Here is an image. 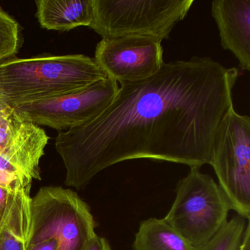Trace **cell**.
Returning <instances> with one entry per match:
<instances>
[{
  "label": "cell",
  "instance_id": "obj_7",
  "mask_svg": "<svg viewBox=\"0 0 250 250\" xmlns=\"http://www.w3.org/2000/svg\"><path fill=\"white\" fill-rule=\"evenodd\" d=\"M118 89V83L107 77L74 93L13 108L36 125L68 130L97 118L111 104Z\"/></svg>",
  "mask_w": 250,
  "mask_h": 250
},
{
  "label": "cell",
  "instance_id": "obj_12",
  "mask_svg": "<svg viewBox=\"0 0 250 250\" xmlns=\"http://www.w3.org/2000/svg\"><path fill=\"white\" fill-rule=\"evenodd\" d=\"M36 5L38 21L46 30L69 31L93 22V0H39Z\"/></svg>",
  "mask_w": 250,
  "mask_h": 250
},
{
  "label": "cell",
  "instance_id": "obj_23",
  "mask_svg": "<svg viewBox=\"0 0 250 250\" xmlns=\"http://www.w3.org/2000/svg\"><path fill=\"white\" fill-rule=\"evenodd\" d=\"M5 107H6V106H5ZM3 108H5V107H0V109H3Z\"/></svg>",
  "mask_w": 250,
  "mask_h": 250
},
{
  "label": "cell",
  "instance_id": "obj_20",
  "mask_svg": "<svg viewBox=\"0 0 250 250\" xmlns=\"http://www.w3.org/2000/svg\"><path fill=\"white\" fill-rule=\"evenodd\" d=\"M9 191L0 187V212H2L6 206Z\"/></svg>",
  "mask_w": 250,
  "mask_h": 250
},
{
  "label": "cell",
  "instance_id": "obj_8",
  "mask_svg": "<svg viewBox=\"0 0 250 250\" xmlns=\"http://www.w3.org/2000/svg\"><path fill=\"white\" fill-rule=\"evenodd\" d=\"M94 59L107 77L120 83L146 80L165 63L162 42L146 38L102 39Z\"/></svg>",
  "mask_w": 250,
  "mask_h": 250
},
{
  "label": "cell",
  "instance_id": "obj_4",
  "mask_svg": "<svg viewBox=\"0 0 250 250\" xmlns=\"http://www.w3.org/2000/svg\"><path fill=\"white\" fill-rule=\"evenodd\" d=\"M29 247L55 240L57 250H86L96 233L88 205L71 189L42 187L31 200Z\"/></svg>",
  "mask_w": 250,
  "mask_h": 250
},
{
  "label": "cell",
  "instance_id": "obj_24",
  "mask_svg": "<svg viewBox=\"0 0 250 250\" xmlns=\"http://www.w3.org/2000/svg\"><path fill=\"white\" fill-rule=\"evenodd\" d=\"M0 213H1V212H0Z\"/></svg>",
  "mask_w": 250,
  "mask_h": 250
},
{
  "label": "cell",
  "instance_id": "obj_14",
  "mask_svg": "<svg viewBox=\"0 0 250 250\" xmlns=\"http://www.w3.org/2000/svg\"><path fill=\"white\" fill-rule=\"evenodd\" d=\"M250 220L236 214L208 241L193 250H240Z\"/></svg>",
  "mask_w": 250,
  "mask_h": 250
},
{
  "label": "cell",
  "instance_id": "obj_1",
  "mask_svg": "<svg viewBox=\"0 0 250 250\" xmlns=\"http://www.w3.org/2000/svg\"><path fill=\"white\" fill-rule=\"evenodd\" d=\"M238 76V68L193 57L165 62L146 80L121 83L97 118L58 134L65 185L82 189L104 169L132 159L209 165Z\"/></svg>",
  "mask_w": 250,
  "mask_h": 250
},
{
  "label": "cell",
  "instance_id": "obj_9",
  "mask_svg": "<svg viewBox=\"0 0 250 250\" xmlns=\"http://www.w3.org/2000/svg\"><path fill=\"white\" fill-rule=\"evenodd\" d=\"M49 140L44 130L12 107L9 132L0 155L26 179L31 182L34 179L40 181L41 159Z\"/></svg>",
  "mask_w": 250,
  "mask_h": 250
},
{
  "label": "cell",
  "instance_id": "obj_11",
  "mask_svg": "<svg viewBox=\"0 0 250 250\" xmlns=\"http://www.w3.org/2000/svg\"><path fill=\"white\" fill-rule=\"evenodd\" d=\"M32 183L20 179L8 193L0 213V250H29L31 229Z\"/></svg>",
  "mask_w": 250,
  "mask_h": 250
},
{
  "label": "cell",
  "instance_id": "obj_18",
  "mask_svg": "<svg viewBox=\"0 0 250 250\" xmlns=\"http://www.w3.org/2000/svg\"><path fill=\"white\" fill-rule=\"evenodd\" d=\"M0 170L3 171V172H7V173L12 174V175H17V176L21 177V178H24L21 173L19 172L18 169L13 166L8 161H7L3 156L0 155ZM27 180V179H26ZM28 181V180H27ZM31 182V181H30Z\"/></svg>",
  "mask_w": 250,
  "mask_h": 250
},
{
  "label": "cell",
  "instance_id": "obj_10",
  "mask_svg": "<svg viewBox=\"0 0 250 250\" xmlns=\"http://www.w3.org/2000/svg\"><path fill=\"white\" fill-rule=\"evenodd\" d=\"M211 14L222 48L235 55L243 71H250V0H213Z\"/></svg>",
  "mask_w": 250,
  "mask_h": 250
},
{
  "label": "cell",
  "instance_id": "obj_19",
  "mask_svg": "<svg viewBox=\"0 0 250 250\" xmlns=\"http://www.w3.org/2000/svg\"><path fill=\"white\" fill-rule=\"evenodd\" d=\"M29 250H57V243L55 240H48L29 247Z\"/></svg>",
  "mask_w": 250,
  "mask_h": 250
},
{
  "label": "cell",
  "instance_id": "obj_21",
  "mask_svg": "<svg viewBox=\"0 0 250 250\" xmlns=\"http://www.w3.org/2000/svg\"><path fill=\"white\" fill-rule=\"evenodd\" d=\"M240 250H250V227L249 226L246 230L244 241Z\"/></svg>",
  "mask_w": 250,
  "mask_h": 250
},
{
  "label": "cell",
  "instance_id": "obj_2",
  "mask_svg": "<svg viewBox=\"0 0 250 250\" xmlns=\"http://www.w3.org/2000/svg\"><path fill=\"white\" fill-rule=\"evenodd\" d=\"M106 78L94 58L83 55L12 58L0 62V87L11 107L74 93Z\"/></svg>",
  "mask_w": 250,
  "mask_h": 250
},
{
  "label": "cell",
  "instance_id": "obj_22",
  "mask_svg": "<svg viewBox=\"0 0 250 250\" xmlns=\"http://www.w3.org/2000/svg\"><path fill=\"white\" fill-rule=\"evenodd\" d=\"M8 106L5 102V96H4L3 93H2V88L0 87V107H5Z\"/></svg>",
  "mask_w": 250,
  "mask_h": 250
},
{
  "label": "cell",
  "instance_id": "obj_3",
  "mask_svg": "<svg viewBox=\"0 0 250 250\" xmlns=\"http://www.w3.org/2000/svg\"><path fill=\"white\" fill-rule=\"evenodd\" d=\"M194 0H93L90 28L102 39H167Z\"/></svg>",
  "mask_w": 250,
  "mask_h": 250
},
{
  "label": "cell",
  "instance_id": "obj_16",
  "mask_svg": "<svg viewBox=\"0 0 250 250\" xmlns=\"http://www.w3.org/2000/svg\"><path fill=\"white\" fill-rule=\"evenodd\" d=\"M20 179L26 180L21 177L17 176V175L7 173V172L0 170V187H2V188L8 191H11L14 188L17 181Z\"/></svg>",
  "mask_w": 250,
  "mask_h": 250
},
{
  "label": "cell",
  "instance_id": "obj_13",
  "mask_svg": "<svg viewBox=\"0 0 250 250\" xmlns=\"http://www.w3.org/2000/svg\"><path fill=\"white\" fill-rule=\"evenodd\" d=\"M179 232L164 219L151 217L140 222L132 250H193Z\"/></svg>",
  "mask_w": 250,
  "mask_h": 250
},
{
  "label": "cell",
  "instance_id": "obj_17",
  "mask_svg": "<svg viewBox=\"0 0 250 250\" xmlns=\"http://www.w3.org/2000/svg\"><path fill=\"white\" fill-rule=\"evenodd\" d=\"M86 250H112V248L106 238L97 235L90 241Z\"/></svg>",
  "mask_w": 250,
  "mask_h": 250
},
{
  "label": "cell",
  "instance_id": "obj_6",
  "mask_svg": "<svg viewBox=\"0 0 250 250\" xmlns=\"http://www.w3.org/2000/svg\"><path fill=\"white\" fill-rule=\"evenodd\" d=\"M209 165L231 210L250 220V118L234 106L219 126Z\"/></svg>",
  "mask_w": 250,
  "mask_h": 250
},
{
  "label": "cell",
  "instance_id": "obj_5",
  "mask_svg": "<svg viewBox=\"0 0 250 250\" xmlns=\"http://www.w3.org/2000/svg\"><path fill=\"white\" fill-rule=\"evenodd\" d=\"M231 210L217 183L200 167H192L178 181L175 198L164 219L191 246L211 238L228 221Z\"/></svg>",
  "mask_w": 250,
  "mask_h": 250
},
{
  "label": "cell",
  "instance_id": "obj_15",
  "mask_svg": "<svg viewBox=\"0 0 250 250\" xmlns=\"http://www.w3.org/2000/svg\"><path fill=\"white\" fill-rule=\"evenodd\" d=\"M20 25L5 11L0 9V62L12 59L18 52Z\"/></svg>",
  "mask_w": 250,
  "mask_h": 250
}]
</instances>
